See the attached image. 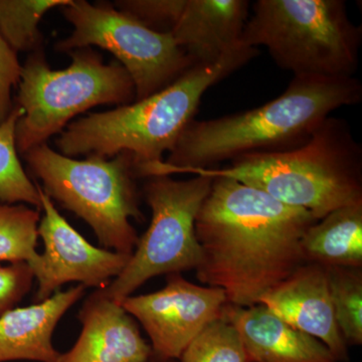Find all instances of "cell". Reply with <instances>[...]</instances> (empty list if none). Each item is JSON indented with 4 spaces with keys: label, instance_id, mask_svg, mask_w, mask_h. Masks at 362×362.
Listing matches in <instances>:
<instances>
[{
    "label": "cell",
    "instance_id": "1",
    "mask_svg": "<svg viewBox=\"0 0 362 362\" xmlns=\"http://www.w3.org/2000/svg\"><path fill=\"white\" fill-rule=\"evenodd\" d=\"M318 221L257 188L213 178L197 220L199 282L220 288L228 303L258 305L259 298L304 265L301 243Z\"/></svg>",
    "mask_w": 362,
    "mask_h": 362
},
{
    "label": "cell",
    "instance_id": "2",
    "mask_svg": "<svg viewBox=\"0 0 362 362\" xmlns=\"http://www.w3.org/2000/svg\"><path fill=\"white\" fill-rule=\"evenodd\" d=\"M361 100L362 85L356 77H294L280 96L263 106L192 121L168 159L142 168V177L214 168L249 154L296 148L308 141L333 112Z\"/></svg>",
    "mask_w": 362,
    "mask_h": 362
},
{
    "label": "cell",
    "instance_id": "3",
    "mask_svg": "<svg viewBox=\"0 0 362 362\" xmlns=\"http://www.w3.org/2000/svg\"><path fill=\"white\" fill-rule=\"evenodd\" d=\"M258 54L256 47L240 45L220 59L194 64L173 84L151 96L71 121L57 137V149L71 158L109 159L126 152L132 156L134 170L163 161L164 153L173 151L194 120L206 90Z\"/></svg>",
    "mask_w": 362,
    "mask_h": 362
},
{
    "label": "cell",
    "instance_id": "4",
    "mask_svg": "<svg viewBox=\"0 0 362 362\" xmlns=\"http://www.w3.org/2000/svg\"><path fill=\"white\" fill-rule=\"evenodd\" d=\"M182 173L239 181L308 211L317 221L362 202L361 145L346 120L330 116L296 148L249 154L228 166Z\"/></svg>",
    "mask_w": 362,
    "mask_h": 362
},
{
    "label": "cell",
    "instance_id": "5",
    "mask_svg": "<svg viewBox=\"0 0 362 362\" xmlns=\"http://www.w3.org/2000/svg\"><path fill=\"white\" fill-rule=\"evenodd\" d=\"M361 42L344 0H258L240 40L294 77L327 78L354 77Z\"/></svg>",
    "mask_w": 362,
    "mask_h": 362
},
{
    "label": "cell",
    "instance_id": "6",
    "mask_svg": "<svg viewBox=\"0 0 362 362\" xmlns=\"http://www.w3.org/2000/svg\"><path fill=\"white\" fill-rule=\"evenodd\" d=\"M71 65L52 70L42 49L23 66L14 105L23 111L16 128L18 153L25 154L65 130L75 117L101 105L117 107L136 100L134 84L119 62L105 64L92 47L66 52Z\"/></svg>",
    "mask_w": 362,
    "mask_h": 362
},
{
    "label": "cell",
    "instance_id": "7",
    "mask_svg": "<svg viewBox=\"0 0 362 362\" xmlns=\"http://www.w3.org/2000/svg\"><path fill=\"white\" fill-rule=\"evenodd\" d=\"M23 157L28 170L42 181L45 194L84 220L104 249L132 255L139 238L131 220L141 221L143 214L130 154L80 160L45 143Z\"/></svg>",
    "mask_w": 362,
    "mask_h": 362
},
{
    "label": "cell",
    "instance_id": "8",
    "mask_svg": "<svg viewBox=\"0 0 362 362\" xmlns=\"http://www.w3.org/2000/svg\"><path fill=\"white\" fill-rule=\"evenodd\" d=\"M211 185L213 178L202 175L187 180L147 178L143 192L152 213L148 228L120 275L96 290L120 304L150 279L195 270L201 261L195 220Z\"/></svg>",
    "mask_w": 362,
    "mask_h": 362
},
{
    "label": "cell",
    "instance_id": "9",
    "mask_svg": "<svg viewBox=\"0 0 362 362\" xmlns=\"http://www.w3.org/2000/svg\"><path fill=\"white\" fill-rule=\"evenodd\" d=\"M62 13L74 30L57 42L59 52L98 47L115 56L134 84L135 101L173 84L195 62L170 33L154 32L107 2L71 0Z\"/></svg>",
    "mask_w": 362,
    "mask_h": 362
},
{
    "label": "cell",
    "instance_id": "10",
    "mask_svg": "<svg viewBox=\"0 0 362 362\" xmlns=\"http://www.w3.org/2000/svg\"><path fill=\"white\" fill-rule=\"evenodd\" d=\"M120 304L146 331L153 356L180 361L189 343L223 316L228 303L220 288L194 284L181 274H171L159 291L132 295Z\"/></svg>",
    "mask_w": 362,
    "mask_h": 362
},
{
    "label": "cell",
    "instance_id": "11",
    "mask_svg": "<svg viewBox=\"0 0 362 362\" xmlns=\"http://www.w3.org/2000/svg\"><path fill=\"white\" fill-rule=\"evenodd\" d=\"M40 195L44 214L37 233L45 251L28 263L37 282L35 303L52 297L68 283L96 289L110 284L127 265L131 255L93 246L59 213L40 187Z\"/></svg>",
    "mask_w": 362,
    "mask_h": 362
},
{
    "label": "cell",
    "instance_id": "12",
    "mask_svg": "<svg viewBox=\"0 0 362 362\" xmlns=\"http://www.w3.org/2000/svg\"><path fill=\"white\" fill-rule=\"evenodd\" d=\"M258 304L295 329L320 340L337 362L349 361V346L335 318L326 267L304 264L259 298Z\"/></svg>",
    "mask_w": 362,
    "mask_h": 362
},
{
    "label": "cell",
    "instance_id": "13",
    "mask_svg": "<svg viewBox=\"0 0 362 362\" xmlns=\"http://www.w3.org/2000/svg\"><path fill=\"white\" fill-rule=\"evenodd\" d=\"M80 337L59 362H148L151 345L122 305L95 290L78 312Z\"/></svg>",
    "mask_w": 362,
    "mask_h": 362
},
{
    "label": "cell",
    "instance_id": "14",
    "mask_svg": "<svg viewBox=\"0 0 362 362\" xmlns=\"http://www.w3.org/2000/svg\"><path fill=\"white\" fill-rule=\"evenodd\" d=\"M85 292L84 286L78 285L0 316V362H59L62 354L54 346L52 335L63 316Z\"/></svg>",
    "mask_w": 362,
    "mask_h": 362
},
{
    "label": "cell",
    "instance_id": "15",
    "mask_svg": "<svg viewBox=\"0 0 362 362\" xmlns=\"http://www.w3.org/2000/svg\"><path fill=\"white\" fill-rule=\"evenodd\" d=\"M223 317L240 333L251 362H337L320 340L295 329L263 305L228 304Z\"/></svg>",
    "mask_w": 362,
    "mask_h": 362
},
{
    "label": "cell",
    "instance_id": "16",
    "mask_svg": "<svg viewBox=\"0 0 362 362\" xmlns=\"http://www.w3.org/2000/svg\"><path fill=\"white\" fill-rule=\"evenodd\" d=\"M247 0H185L170 35L195 63L239 47L250 14Z\"/></svg>",
    "mask_w": 362,
    "mask_h": 362
},
{
    "label": "cell",
    "instance_id": "17",
    "mask_svg": "<svg viewBox=\"0 0 362 362\" xmlns=\"http://www.w3.org/2000/svg\"><path fill=\"white\" fill-rule=\"evenodd\" d=\"M305 263L361 268L362 202L331 211L316 221L301 243Z\"/></svg>",
    "mask_w": 362,
    "mask_h": 362
},
{
    "label": "cell",
    "instance_id": "18",
    "mask_svg": "<svg viewBox=\"0 0 362 362\" xmlns=\"http://www.w3.org/2000/svg\"><path fill=\"white\" fill-rule=\"evenodd\" d=\"M21 116L23 111L14 105L11 116L0 125V202L40 209L39 183L26 175L16 148V128Z\"/></svg>",
    "mask_w": 362,
    "mask_h": 362
},
{
    "label": "cell",
    "instance_id": "19",
    "mask_svg": "<svg viewBox=\"0 0 362 362\" xmlns=\"http://www.w3.org/2000/svg\"><path fill=\"white\" fill-rule=\"evenodd\" d=\"M71 0H0V35L14 52L42 49L39 23L47 11Z\"/></svg>",
    "mask_w": 362,
    "mask_h": 362
},
{
    "label": "cell",
    "instance_id": "20",
    "mask_svg": "<svg viewBox=\"0 0 362 362\" xmlns=\"http://www.w3.org/2000/svg\"><path fill=\"white\" fill-rule=\"evenodd\" d=\"M40 211L26 204H0V262L30 263L39 255Z\"/></svg>",
    "mask_w": 362,
    "mask_h": 362
},
{
    "label": "cell",
    "instance_id": "21",
    "mask_svg": "<svg viewBox=\"0 0 362 362\" xmlns=\"http://www.w3.org/2000/svg\"><path fill=\"white\" fill-rule=\"evenodd\" d=\"M327 276L343 339L349 347L359 346L362 344V269L328 267Z\"/></svg>",
    "mask_w": 362,
    "mask_h": 362
},
{
    "label": "cell",
    "instance_id": "22",
    "mask_svg": "<svg viewBox=\"0 0 362 362\" xmlns=\"http://www.w3.org/2000/svg\"><path fill=\"white\" fill-rule=\"evenodd\" d=\"M180 362H251V359L240 333L223 316L189 343Z\"/></svg>",
    "mask_w": 362,
    "mask_h": 362
},
{
    "label": "cell",
    "instance_id": "23",
    "mask_svg": "<svg viewBox=\"0 0 362 362\" xmlns=\"http://www.w3.org/2000/svg\"><path fill=\"white\" fill-rule=\"evenodd\" d=\"M185 4V0H120L113 6L154 32L170 33Z\"/></svg>",
    "mask_w": 362,
    "mask_h": 362
},
{
    "label": "cell",
    "instance_id": "24",
    "mask_svg": "<svg viewBox=\"0 0 362 362\" xmlns=\"http://www.w3.org/2000/svg\"><path fill=\"white\" fill-rule=\"evenodd\" d=\"M33 279L28 263L0 267V316L16 308L32 289Z\"/></svg>",
    "mask_w": 362,
    "mask_h": 362
},
{
    "label": "cell",
    "instance_id": "25",
    "mask_svg": "<svg viewBox=\"0 0 362 362\" xmlns=\"http://www.w3.org/2000/svg\"><path fill=\"white\" fill-rule=\"evenodd\" d=\"M23 66L14 52L0 35V125L14 109L13 90L20 84Z\"/></svg>",
    "mask_w": 362,
    "mask_h": 362
},
{
    "label": "cell",
    "instance_id": "26",
    "mask_svg": "<svg viewBox=\"0 0 362 362\" xmlns=\"http://www.w3.org/2000/svg\"><path fill=\"white\" fill-rule=\"evenodd\" d=\"M148 362H178L177 361H170V359H161L158 357L152 356L151 359Z\"/></svg>",
    "mask_w": 362,
    "mask_h": 362
}]
</instances>
